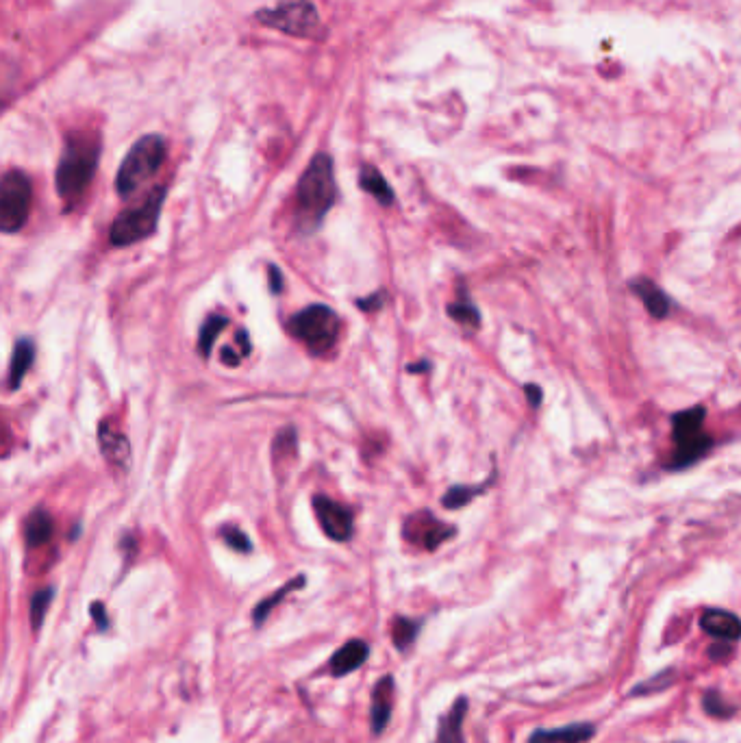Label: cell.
<instances>
[{"label": "cell", "instance_id": "6da1fadb", "mask_svg": "<svg viewBox=\"0 0 741 743\" xmlns=\"http://www.w3.org/2000/svg\"><path fill=\"white\" fill-rule=\"evenodd\" d=\"M98 157L100 140L96 133L81 131L68 137L55 176L57 192L66 205L79 203L87 192V187L92 185L98 168Z\"/></svg>", "mask_w": 741, "mask_h": 743}, {"label": "cell", "instance_id": "7a4b0ae2", "mask_svg": "<svg viewBox=\"0 0 741 743\" xmlns=\"http://www.w3.org/2000/svg\"><path fill=\"white\" fill-rule=\"evenodd\" d=\"M296 198L298 229L307 235L318 231L324 216L335 205L337 198L333 161L329 155H316L311 159L309 168L300 176Z\"/></svg>", "mask_w": 741, "mask_h": 743}, {"label": "cell", "instance_id": "3957f363", "mask_svg": "<svg viewBox=\"0 0 741 743\" xmlns=\"http://www.w3.org/2000/svg\"><path fill=\"white\" fill-rule=\"evenodd\" d=\"M166 161V142L161 135H144L137 140L124 157L116 176V190L122 198H129L140 187L153 179Z\"/></svg>", "mask_w": 741, "mask_h": 743}, {"label": "cell", "instance_id": "277c9868", "mask_svg": "<svg viewBox=\"0 0 741 743\" xmlns=\"http://www.w3.org/2000/svg\"><path fill=\"white\" fill-rule=\"evenodd\" d=\"M705 407H694L681 413H674L672 433H674V452L665 468L685 470L707 455L713 446L711 435L705 433Z\"/></svg>", "mask_w": 741, "mask_h": 743}, {"label": "cell", "instance_id": "5b68a950", "mask_svg": "<svg viewBox=\"0 0 741 743\" xmlns=\"http://www.w3.org/2000/svg\"><path fill=\"white\" fill-rule=\"evenodd\" d=\"M163 198H166V187H155L140 205L122 211L111 226V244L131 246L135 242H142L148 235H153L159 222Z\"/></svg>", "mask_w": 741, "mask_h": 743}, {"label": "cell", "instance_id": "8992f818", "mask_svg": "<svg viewBox=\"0 0 741 743\" xmlns=\"http://www.w3.org/2000/svg\"><path fill=\"white\" fill-rule=\"evenodd\" d=\"M287 329L303 342L313 355H324L329 352L339 335V318L335 311L324 307V305H311L303 311H298L296 316L287 324Z\"/></svg>", "mask_w": 741, "mask_h": 743}, {"label": "cell", "instance_id": "52a82bcc", "mask_svg": "<svg viewBox=\"0 0 741 743\" xmlns=\"http://www.w3.org/2000/svg\"><path fill=\"white\" fill-rule=\"evenodd\" d=\"M33 187L20 170L0 174V233H18L29 220Z\"/></svg>", "mask_w": 741, "mask_h": 743}, {"label": "cell", "instance_id": "ba28073f", "mask_svg": "<svg viewBox=\"0 0 741 743\" xmlns=\"http://www.w3.org/2000/svg\"><path fill=\"white\" fill-rule=\"evenodd\" d=\"M257 20L283 33L307 37L318 27V11L309 0H283L272 9L259 11Z\"/></svg>", "mask_w": 741, "mask_h": 743}, {"label": "cell", "instance_id": "9c48e42d", "mask_svg": "<svg viewBox=\"0 0 741 743\" xmlns=\"http://www.w3.org/2000/svg\"><path fill=\"white\" fill-rule=\"evenodd\" d=\"M313 509H316V518L326 537H331L333 541H348L353 537V513L344 505L326 496H316L313 498Z\"/></svg>", "mask_w": 741, "mask_h": 743}, {"label": "cell", "instance_id": "30bf717a", "mask_svg": "<svg viewBox=\"0 0 741 743\" xmlns=\"http://www.w3.org/2000/svg\"><path fill=\"white\" fill-rule=\"evenodd\" d=\"M455 526L435 520L431 513H420L405 524V537L413 544H420L424 550H435L444 544L446 539L455 535Z\"/></svg>", "mask_w": 741, "mask_h": 743}, {"label": "cell", "instance_id": "8fae6325", "mask_svg": "<svg viewBox=\"0 0 741 743\" xmlns=\"http://www.w3.org/2000/svg\"><path fill=\"white\" fill-rule=\"evenodd\" d=\"M98 446L103 452L105 461H109L113 468L127 470L129 459H131V446L129 439L113 422H103L98 428Z\"/></svg>", "mask_w": 741, "mask_h": 743}, {"label": "cell", "instance_id": "7c38bea8", "mask_svg": "<svg viewBox=\"0 0 741 743\" xmlns=\"http://www.w3.org/2000/svg\"><path fill=\"white\" fill-rule=\"evenodd\" d=\"M394 676H383L379 683L374 685L372 691V704H370V728L374 735H381L389 724L394 709Z\"/></svg>", "mask_w": 741, "mask_h": 743}, {"label": "cell", "instance_id": "4fadbf2b", "mask_svg": "<svg viewBox=\"0 0 741 743\" xmlns=\"http://www.w3.org/2000/svg\"><path fill=\"white\" fill-rule=\"evenodd\" d=\"M700 626L707 635L720 641H728V644H735L741 635V624L737 620V615L722 609H707L700 615Z\"/></svg>", "mask_w": 741, "mask_h": 743}, {"label": "cell", "instance_id": "5bb4252c", "mask_svg": "<svg viewBox=\"0 0 741 743\" xmlns=\"http://www.w3.org/2000/svg\"><path fill=\"white\" fill-rule=\"evenodd\" d=\"M368 657H370V646L366 644V641L350 639L348 644H344L333 654L329 670L333 676L342 678V676H348L350 672L359 670V667L368 661Z\"/></svg>", "mask_w": 741, "mask_h": 743}, {"label": "cell", "instance_id": "9a60e30c", "mask_svg": "<svg viewBox=\"0 0 741 743\" xmlns=\"http://www.w3.org/2000/svg\"><path fill=\"white\" fill-rule=\"evenodd\" d=\"M596 735V728L592 724H568L561 728H552V730H535L531 735L529 743H585Z\"/></svg>", "mask_w": 741, "mask_h": 743}, {"label": "cell", "instance_id": "2e32d148", "mask_svg": "<svg viewBox=\"0 0 741 743\" xmlns=\"http://www.w3.org/2000/svg\"><path fill=\"white\" fill-rule=\"evenodd\" d=\"M631 289L639 298L644 300V305H646V309H648L652 318L663 320V318L670 316L672 300L665 296V292L657 283H652L650 279H644V276H642V279L631 281Z\"/></svg>", "mask_w": 741, "mask_h": 743}, {"label": "cell", "instance_id": "e0dca14e", "mask_svg": "<svg viewBox=\"0 0 741 743\" xmlns=\"http://www.w3.org/2000/svg\"><path fill=\"white\" fill-rule=\"evenodd\" d=\"M468 698L461 696L452 704L450 711L439 720L437 743H461V728L468 713Z\"/></svg>", "mask_w": 741, "mask_h": 743}, {"label": "cell", "instance_id": "ac0fdd59", "mask_svg": "<svg viewBox=\"0 0 741 743\" xmlns=\"http://www.w3.org/2000/svg\"><path fill=\"white\" fill-rule=\"evenodd\" d=\"M55 533V522L46 509H33L24 522V539L31 548H40L48 544Z\"/></svg>", "mask_w": 741, "mask_h": 743}, {"label": "cell", "instance_id": "d6986e66", "mask_svg": "<svg viewBox=\"0 0 741 743\" xmlns=\"http://www.w3.org/2000/svg\"><path fill=\"white\" fill-rule=\"evenodd\" d=\"M33 355H35V346L31 339H20L14 348V357H11V365H9V387L11 389H18L22 385L24 376H27L31 363H33Z\"/></svg>", "mask_w": 741, "mask_h": 743}, {"label": "cell", "instance_id": "ffe728a7", "mask_svg": "<svg viewBox=\"0 0 741 743\" xmlns=\"http://www.w3.org/2000/svg\"><path fill=\"white\" fill-rule=\"evenodd\" d=\"M359 183H361L363 190L372 194L381 205H385V207L394 205V190L387 185V181L383 179V174L376 168L363 166L361 174H359Z\"/></svg>", "mask_w": 741, "mask_h": 743}, {"label": "cell", "instance_id": "44dd1931", "mask_svg": "<svg viewBox=\"0 0 741 743\" xmlns=\"http://www.w3.org/2000/svg\"><path fill=\"white\" fill-rule=\"evenodd\" d=\"M422 628V622L420 620H409V617H394L392 620V641L394 646L405 652L407 648L413 646V641H416L418 633Z\"/></svg>", "mask_w": 741, "mask_h": 743}, {"label": "cell", "instance_id": "7402d4cb", "mask_svg": "<svg viewBox=\"0 0 741 743\" xmlns=\"http://www.w3.org/2000/svg\"><path fill=\"white\" fill-rule=\"evenodd\" d=\"M305 581H307L305 576H298V578H294V581H290L287 585H283L279 591H276V594H272L270 598H266L263 602H259L257 607H255V611H253V620H255V624L261 626L263 622H266V617L270 615V611L276 607V604H279L287 594H290V591L303 587Z\"/></svg>", "mask_w": 741, "mask_h": 743}, {"label": "cell", "instance_id": "603a6c76", "mask_svg": "<svg viewBox=\"0 0 741 743\" xmlns=\"http://www.w3.org/2000/svg\"><path fill=\"white\" fill-rule=\"evenodd\" d=\"M702 709H705L707 715L718 717V720H731L737 713L735 704L728 702L720 691H705V696H702Z\"/></svg>", "mask_w": 741, "mask_h": 743}, {"label": "cell", "instance_id": "cb8c5ba5", "mask_svg": "<svg viewBox=\"0 0 741 743\" xmlns=\"http://www.w3.org/2000/svg\"><path fill=\"white\" fill-rule=\"evenodd\" d=\"M492 481H494V478H489L487 483L476 485V487H463V485H461V487H452V489L446 491V496H444V500H442V505H444L446 509H459V507H463V505H468V502H470L472 498L479 496L481 491H483L487 485H492Z\"/></svg>", "mask_w": 741, "mask_h": 743}, {"label": "cell", "instance_id": "d4e9b609", "mask_svg": "<svg viewBox=\"0 0 741 743\" xmlns=\"http://www.w3.org/2000/svg\"><path fill=\"white\" fill-rule=\"evenodd\" d=\"M229 324V320L222 318V316H213L205 322L203 329H200V339H198V350L200 355L203 357H209L211 355V348H213V342H216V337L220 335V331L224 329V326Z\"/></svg>", "mask_w": 741, "mask_h": 743}, {"label": "cell", "instance_id": "484cf974", "mask_svg": "<svg viewBox=\"0 0 741 743\" xmlns=\"http://www.w3.org/2000/svg\"><path fill=\"white\" fill-rule=\"evenodd\" d=\"M448 313L457 324L470 326V329H479V326H481V313H479V309L472 305L470 300L455 302V305L448 307Z\"/></svg>", "mask_w": 741, "mask_h": 743}, {"label": "cell", "instance_id": "4316f807", "mask_svg": "<svg viewBox=\"0 0 741 743\" xmlns=\"http://www.w3.org/2000/svg\"><path fill=\"white\" fill-rule=\"evenodd\" d=\"M672 683H674V670H663V672L655 674L652 678L644 680V683H639V685L631 691V696H648V694H657V691L668 689Z\"/></svg>", "mask_w": 741, "mask_h": 743}, {"label": "cell", "instance_id": "83f0119b", "mask_svg": "<svg viewBox=\"0 0 741 743\" xmlns=\"http://www.w3.org/2000/svg\"><path fill=\"white\" fill-rule=\"evenodd\" d=\"M53 596H55V591L50 589V587H46L42 591H37V594L33 596V600H31V622H33V628H40L42 626L44 617L48 613L50 602H53Z\"/></svg>", "mask_w": 741, "mask_h": 743}, {"label": "cell", "instance_id": "f1b7e54d", "mask_svg": "<svg viewBox=\"0 0 741 743\" xmlns=\"http://www.w3.org/2000/svg\"><path fill=\"white\" fill-rule=\"evenodd\" d=\"M220 535H222V539L226 541V546L233 548V550H237V552H250V550H253V544H250V539L246 537V533L240 531V528H235V526H222Z\"/></svg>", "mask_w": 741, "mask_h": 743}, {"label": "cell", "instance_id": "f546056e", "mask_svg": "<svg viewBox=\"0 0 741 743\" xmlns=\"http://www.w3.org/2000/svg\"><path fill=\"white\" fill-rule=\"evenodd\" d=\"M731 646L733 644H728V641H720V644H715L713 648H711V659L713 661H726V657H731Z\"/></svg>", "mask_w": 741, "mask_h": 743}, {"label": "cell", "instance_id": "4dcf8cb0", "mask_svg": "<svg viewBox=\"0 0 741 743\" xmlns=\"http://www.w3.org/2000/svg\"><path fill=\"white\" fill-rule=\"evenodd\" d=\"M268 276H270V289H272V294H279L281 289H283V274H281V270L276 268V266H270Z\"/></svg>", "mask_w": 741, "mask_h": 743}, {"label": "cell", "instance_id": "1f68e13d", "mask_svg": "<svg viewBox=\"0 0 741 743\" xmlns=\"http://www.w3.org/2000/svg\"><path fill=\"white\" fill-rule=\"evenodd\" d=\"M524 394H526V398H529V405L533 409H537L539 405H542V389H539L537 385H526L524 387Z\"/></svg>", "mask_w": 741, "mask_h": 743}, {"label": "cell", "instance_id": "d6a6232c", "mask_svg": "<svg viewBox=\"0 0 741 743\" xmlns=\"http://www.w3.org/2000/svg\"><path fill=\"white\" fill-rule=\"evenodd\" d=\"M92 617H94V622L98 624V628H107L109 626L107 611H105V607L100 602H96L94 607H92Z\"/></svg>", "mask_w": 741, "mask_h": 743}, {"label": "cell", "instance_id": "836d02e7", "mask_svg": "<svg viewBox=\"0 0 741 743\" xmlns=\"http://www.w3.org/2000/svg\"><path fill=\"white\" fill-rule=\"evenodd\" d=\"M381 294H374V296H370V298H361V300H357V307L359 309H363V311H372V309H379L381 305H383V302H381Z\"/></svg>", "mask_w": 741, "mask_h": 743}, {"label": "cell", "instance_id": "e575fe53", "mask_svg": "<svg viewBox=\"0 0 741 743\" xmlns=\"http://www.w3.org/2000/svg\"><path fill=\"white\" fill-rule=\"evenodd\" d=\"M409 374H420L424 370H431V363L429 361H422V363H416V365H409Z\"/></svg>", "mask_w": 741, "mask_h": 743}, {"label": "cell", "instance_id": "d590c367", "mask_svg": "<svg viewBox=\"0 0 741 743\" xmlns=\"http://www.w3.org/2000/svg\"><path fill=\"white\" fill-rule=\"evenodd\" d=\"M0 107H3V103H0Z\"/></svg>", "mask_w": 741, "mask_h": 743}]
</instances>
